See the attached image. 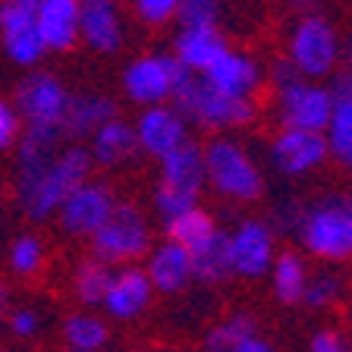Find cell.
<instances>
[{
	"label": "cell",
	"instance_id": "obj_42",
	"mask_svg": "<svg viewBox=\"0 0 352 352\" xmlns=\"http://www.w3.org/2000/svg\"><path fill=\"white\" fill-rule=\"evenodd\" d=\"M7 305H10V293H7V286H0V321L7 315Z\"/></svg>",
	"mask_w": 352,
	"mask_h": 352
},
{
	"label": "cell",
	"instance_id": "obj_26",
	"mask_svg": "<svg viewBox=\"0 0 352 352\" xmlns=\"http://www.w3.org/2000/svg\"><path fill=\"white\" fill-rule=\"evenodd\" d=\"M308 267L302 255L296 252H280L271 264V293L277 296L283 305H299L308 286Z\"/></svg>",
	"mask_w": 352,
	"mask_h": 352
},
{
	"label": "cell",
	"instance_id": "obj_40",
	"mask_svg": "<svg viewBox=\"0 0 352 352\" xmlns=\"http://www.w3.org/2000/svg\"><path fill=\"white\" fill-rule=\"evenodd\" d=\"M233 352H274V346L267 343V340H261V337H258V333H255V337H249V340H245V343H239V346H236Z\"/></svg>",
	"mask_w": 352,
	"mask_h": 352
},
{
	"label": "cell",
	"instance_id": "obj_10",
	"mask_svg": "<svg viewBox=\"0 0 352 352\" xmlns=\"http://www.w3.org/2000/svg\"><path fill=\"white\" fill-rule=\"evenodd\" d=\"M66 88L60 85L57 76L51 73H29L16 85V110L25 120V126H47V129H60L66 110Z\"/></svg>",
	"mask_w": 352,
	"mask_h": 352
},
{
	"label": "cell",
	"instance_id": "obj_11",
	"mask_svg": "<svg viewBox=\"0 0 352 352\" xmlns=\"http://www.w3.org/2000/svg\"><path fill=\"white\" fill-rule=\"evenodd\" d=\"M186 66L176 57H139L126 66L123 73V91L135 104H164L173 95L176 79L183 76Z\"/></svg>",
	"mask_w": 352,
	"mask_h": 352
},
{
	"label": "cell",
	"instance_id": "obj_23",
	"mask_svg": "<svg viewBox=\"0 0 352 352\" xmlns=\"http://www.w3.org/2000/svg\"><path fill=\"white\" fill-rule=\"evenodd\" d=\"M91 161L101 164V167H120L139 151V139H135V126L123 123V120H110L101 129L91 135Z\"/></svg>",
	"mask_w": 352,
	"mask_h": 352
},
{
	"label": "cell",
	"instance_id": "obj_6",
	"mask_svg": "<svg viewBox=\"0 0 352 352\" xmlns=\"http://www.w3.org/2000/svg\"><path fill=\"white\" fill-rule=\"evenodd\" d=\"M151 245V230L148 220L132 201H117L110 217L101 223L95 236H91V252L95 258L113 264H129L135 258H142Z\"/></svg>",
	"mask_w": 352,
	"mask_h": 352
},
{
	"label": "cell",
	"instance_id": "obj_3",
	"mask_svg": "<svg viewBox=\"0 0 352 352\" xmlns=\"http://www.w3.org/2000/svg\"><path fill=\"white\" fill-rule=\"evenodd\" d=\"M299 239L321 261L352 258V195H327L305 208Z\"/></svg>",
	"mask_w": 352,
	"mask_h": 352
},
{
	"label": "cell",
	"instance_id": "obj_30",
	"mask_svg": "<svg viewBox=\"0 0 352 352\" xmlns=\"http://www.w3.org/2000/svg\"><path fill=\"white\" fill-rule=\"evenodd\" d=\"M258 333V321L245 311L239 315H230L223 321H217L205 337V352H233L239 343H245L249 337Z\"/></svg>",
	"mask_w": 352,
	"mask_h": 352
},
{
	"label": "cell",
	"instance_id": "obj_44",
	"mask_svg": "<svg viewBox=\"0 0 352 352\" xmlns=\"http://www.w3.org/2000/svg\"><path fill=\"white\" fill-rule=\"evenodd\" d=\"M0 352H7V349H0Z\"/></svg>",
	"mask_w": 352,
	"mask_h": 352
},
{
	"label": "cell",
	"instance_id": "obj_12",
	"mask_svg": "<svg viewBox=\"0 0 352 352\" xmlns=\"http://www.w3.org/2000/svg\"><path fill=\"white\" fill-rule=\"evenodd\" d=\"M117 205V198L110 192L107 183H98V179H85L73 195L63 201V208L57 211L60 227L69 236H91L101 230V223L110 217Z\"/></svg>",
	"mask_w": 352,
	"mask_h": 352
},
{
	"label": "cell",
	"instance_id": "obj_25",
	"mask_svg": "<svg viewBox=\"0 0 352 352\" xmlns=\"http://www.w3.org/2000/svg\"><path fill=\"white\" fill-rule=\"evenodd\" d=\"M220 51H227V41H223V35L217 32V25L183 29L176 35V44H173L176 60H179L189 73H205L208 63H211Z\"/></svg>",
	"mask_w": 352,
	"mask_h": 352
},
{
	"label": "cell",
	"instance_id": "obj_4",
	"mask_svg": "<svg viewBox=\"0 0 352 352\" xmlns=\"http://www.w3.org/2000/svg\"><path fill=\"white\" fill-rule=\"evenodd\" d=\"M205 183V148H198L195 142H183L161 161V183L154 189V205L161 217L170 220L189 208H198Z\"/></svg>",
	"mask_w": 352,
	"mask_h": 352
},
{
	"label": "cell",
	"instance_id": "obj_38",
	"mask_svg": "<svg viewBox=\"0 0 352 352\" xmlns=\"http://www.w3.org/2000/svg\"><path fill=\"white\" fill-rule=\"evenodd\" d=\"M7 327H10V333H13V337L32 340L38 330H41V315H38L32 305H19V308H13V311H10Z\"/></svg>",
	"mask_w": 352,
	"mask_h": 352
},
{
	"label": "cell",
	"instance_id": "obj_33",
	"mask_svg": "<svg viewBox=\"0 0 352 352\" xmlns=\"http://www.w3.org/2000/svg\"><path fill=\"white\" fill-rule=\"evenodd\" d=\"M340 293H343V283H340V277L333 271H318L308 277V286H305V296H302V302H305L308 308H315V311H321V308H330L333 302L340 299Z\"/></svg>",
	"mask_w": 352,
	"mask_h": 352
},
{
	"label": "cell",
	"instance_id": "obj_41",
	"mask_svg": "<svg viewBox=\"0 0 352 352\" xmlns=\"http://www.w3.org/2000/svg\"><path fill=\"white\" fill-rule=\"evenodd\" d=\"M296 10H302V13H311V10L318 7V0H289Z\"/></svg>",
	"mask_w": 352,
	"mask_h": 352
},
{
	"label": "cell",
	"instance_id": "obj_31",
	"mask_svg": "<svg viewBox=\"0 0 352 352\" xmlns=\"http://www.w3.org/2000/svg\"><path fill=\"white\" fill-rule=\"evenodd\" d=\"M0 41H3V51L16 66H35L47 51V44L38 32V22L35 25H22V29L0 32Z\"/></svg>",
	"mask_w": 352,
	"mask_h": 352
},
{
	"label": "cell",
	"instance_id": "obj_22",
	"mask_svg": "<svg viewBox=\"0 0 352 352\" xmlns=\"http://www.w3.org/2000/svg\"><path fill=\"white\" fill-rule=\"evenodd\" d=\"M38 32L47 51H69L79 38V0H38Z\"/></svg>",
	"mask_w": 352,
	"mask_h": 352
},
{
	"label": "cell",
	"instance_id": "obj_29",
	"mask_svg": "<svg viewBox=\"0 0 352 352\" xmlns=\"http://www.w3.org/2000/svg\"><path fill=\"white\" fill-rule=\"evenodd\" d=\"M110 277H113V267L101 258H88L76 267L73 274V293L82 305H101L104 293L110 286Z\"/></svg>",
	"mask_w": 352,
	"mask_h": 352
},
{
	"label": "cell",
	"instance_id": "obj_39",
	"mask_svg": "<svg viewBox=\"0 0 352 352\" xmlns=\"http://www.w3.org/2000/svg\"><path fill=\"white\" fill-rule=\"evenodd\" d=\"M311 352H352L349 340L343 337V333H337V330H318L315 337H311Z\"/></svg>",
	"mask_w": 352,
	"mask_h": 352
},
{
	"label": "cell",
	"instance_id": "obj_18",
	"mask_svg": "<svg viewBox=\"0 0 352 352\" xmlns=\"http://www.w3.org/2000/svg\"><path fill=\"white\" fill-rule=\"evenodd\" d=\"M198 76L211 88H217V91H223V95H230V98H252V91H255L258 82H261L255 60L242 57V54L230 51V47L220 51L217 57L208 63L205 73H198Z\"/></svg>",
	"mask_w": 352,
	"mask_h": 352
},
{
	"label": "cell",
	"instance_id": "obj_43",
	"mask_svg": "<svg viewBox=\"0 0 352 352\" xmlns=\"http://www.w3.org/2000/svg\"><path fill=\"white\" fill-rule=\"evenodd\" d=\"M63 352H82V349H69V346H66V349Z\"/></svg>",
	"mask_w": 352,
	"mask_h": 352
},
{
	"label": "cell",
	"instance_id": "obj_17",
	"mask_svg": "<svg viewBox=\"0 0 352 352\" xmlns=\"http://www.w3.org/2000/svg\"><path fill=\"white\" fill-rule=\"evenodd\" d=\"M330 95H333V110H330V123L324 129L327 151L337 164L352 167V69H343L333 79Z\"/></svg>",
	"mask_w": 352,
	"mask_h": 352
},
{
	"label": "cell",
	"instance_id": "obj_28",
	"mask_svg": "<svg viewBox=\"0 0 352 352\" xmlns=\"http://www.w3.org/2000/svg\"><path fill=\"white\" fill-rule=\"evenodd\" d=\"M167 223V239L179 242V245H186V249H198L201 242H208L214 233H217V223H214V217L205 211V208H189V211L176 214V217L164 220Z\"/></svg>",
	"mask_w": 352,
	"mask_h": 352
},
{
	"label": "cell",
	"instance_id": "obj_13",
	"mask_svg": "<svg viewBox=\"0 0 352 352\" xmlns=\"http://www.w3.org/2000/svg\"><path fill=\"white\" fill-rule=\"evenodd\" d=\"M330 157L324 132L289 129L286 126L271 145V164L286 176H305Z\"/></svg>",
	"mask_w": 352,
	"mask_h": 352
},
{
	"label": "cell",
	"instance_id": "obj_27",
	"mask_svg": "<svg viewBox=\"0 0 352 352\" xmlns=\"http://www.w3.org/2000/svg\"><path fill=\"white\" fill-rule=\"evenodd\" d=\"M63 340L69 349L101 352L110 340V327L104 318L91 315V311H76L63 321Z\"/></svg>",
	"mask_w": 352,
	"mask_h": 352
},
{
	"label": "cell",
	"instance_id": "obj_19",
	"mask_svg": "<svg viewBox=\"0 0 352 352\" xmlns=\"http://www.w3.org/2000/svg\"><path fill=\"white\" fill-rule=\"evenodd\" d=\"M117 117V104L110 98L101 95H69L63 110V120H60V135L63 139H91L104 123Z\"/></svg>",
	"mask_w": 352,
	"mask_h": 352
},
{
	"label": "cell",
	"instance_id": "obj_34",
	"mask_svg": "<svg viewBox=\"0 0 352 352\" xmlns=\"http://www.w3.org/2000/svg\"><path fill=\"white\" fill-rule=\"evenodd\" d=\"M220 3L217 0H179L176 19L183 29H205V25H217Z\"/></svg>",
	"mask_w": 352,
	"mask_h": 352
},
{
	"label": "cell",
	"instance_id": "obj_20",
	"mask_svg": "<svg viewBox=\"0 0 352 352\" xmlns=\"http://www.w3.org/2000/svg\"><path fill=\"white\" fill-rule=\"evenodd\" d=\"M145 274L151 277L157 293H179L192 280V252L173 239L161 242V245L151 249V255H148Z\"/></svg>",
	"mask_w": 352,
	"mask_h": 352
},
{
	"label": "cell",
	"instance_id": "obj_14",
	"mask_svg": "<svg viewBox=\"0 0 352 352\" xmlns=\"http://www.w3.org/2000/svg\"><path fill=\"white\" fill-rule=\"evenodd\" d=\"M230 255H233V274L239 277H261L274 264V227L264 220H242L230 233Z\"/></svg>",
	"mask_w": 352,
	"mask_h": 352
},
{
	"label": "cell",
	"instance_id": "obj_15",
	"mask_svg": "<svg viewBox=\"0 0 352 352\" xmlns=\"http://www.w3.org/2000/svg\"><path fill=\"white\" fill-rule=\"evenodd\" d=\"M186 120L176 107H167V104H151L139 117L135 123V139H139V151L151 154L157 161H164L170 151L189 142L186 135Z\"/></svg>",
	"mask_w": 352,
	"mask_h": 352
},
{
	"label": "cell",
	"instance_id": "obj_21",
	"mask_svg": "<svg viewBox=\"0 0 352 352\" xmlns=\"http://www.w3.org/2000/svg\"><path fill=\"white\" fill-rule=\"evenodd\" d=\"M79 35L88 47L101 54H113L123 41L120 16L113 10V0H79Z\"/></svg>",
	"mask_w": 352,
	"mask_h": 352
},
{
	"label": "cell",
	"instance_id": "obj_9",
	"mask_svg": "<svg viewBox=\"0 0 352 352\" xmlns=\"http://www.w3.org/2000/svg\"><path fill=\"white\" fill-rule=\"evenodd\" d=\"M57 154H60V129L25 126V132L19 135V154H16V198H19V205L29 201V195L41 183V176L57 161Z\"/></svg>",
	"mask_w": 352,
	"mask_h": 352
},
{
	"label": "cell",
	"instance_id": "obj_45",
	"mask_svg": "<svg viewBox=\"0 0 352 352\" xmlns=\"http://www.w3.org/2000/svg\"><path fill=\"white\" fill-rule=\"evenodd\" d=\"M349 170H352V167H349Z\"/></svg>",
	"mask_w": 352,
	"mask_h": 352
},
{
	"label": "cell",
	"instance_id": "obj_7",
	"mask_svg": "<svg viewBox=\"0 0 352 352\" xmlns=\"http://www.w3.org/2000/svg\"><path fill=\"white\" fill-rule=\"evenodd\" d=\"M91 151L88 148H63L57 154V161L51 164V170L41 176V183L38 189L29 195L25 201V214L32 220H47L51 214H57L63 208V201L85 183L88 176H91Z\"/></svg>",
	"mask_w": 352,
	"mask_h": 352
},
{
	"label": "cell",
	"instance_id": "obj_36",
	"mask_svg": "<svg viewBox=\"0 0 352 352\" xmlns=\"http://www.w3.org/2000/svg\"><path fill=\"white\" fill-rule=\"evenodd\" d=\"M19 135H22L19 110H16L13 101L0 98V151H10L13 145H19Z\"/></svg>",
	"mask_w": 352,
	"mask_h": 352
},
{
	"label": "cell",
	"instance_id": "obj_37",
	"mask_svg": "<svg viewBox=\"0 0 352 352\" xmlns=\"http://www.w3.org/2000/svg\"><path fill=\"white\" fill-rule=\"evenodd\" d=\"M132 7H135L142 22H148V25H164V22H170L176 16L179 0H132Z\"/></svg>",
	"mask_w": 352,
	"mask_h": 352
},
{
	"label": "cell",
	"instance_id": "obj_16",
	"mask_svg": "<svg viewBox=\"0 0 352 352\" xmlns=\"http://www.w3.org/2000/svg\"><path fill=\"white\" fill-rule=\"evenodd\" d=\"M154 296V283L142 267H132V264H123L120 271H113L110 277V286L104 293V311L117 321H129V318H139L148 305H151Z\"/></svg>",
	"mask_w": 352,
	"mask_h": 352
},
{
	"label": "cell",
	"instance_id": "obj_1",
	"mask_svg": "<svg viewBox=\"0 0 352 352\" xmlns=\"http://www.w3.org/2000/svg\"><path fill=\"white\" fill-rule=\"evenodd\" d=\"M274 91H277L280 120L289 129H311L324 132L330 123V110H333V95L330 88L305 82V76L293 66V60H277L271 69Z\"/></svg>",
	"mask_w": 352,
	"mask_h": 352
},
{
	"label": "cell",
	"instance_id": "obj_2",
	"mask_svg": "<svg viewBox=\"0 0 352 352\" xmlns=\"http://www.w3.org/2000/svg\"><path fill=\"white\" fill-rule=\"evenodd\" d=\"M170 101L176 104V110L183 113L186 123H198V126H245L255 120V104L252 98H230L217 88H211L198 73L183 69V76L176 79L173 95Z\"/></svg>",
	"mask_w": 352,
	"mask_h": 352
},
{
	"label": "cell",
	"instance_id": "obj_35",
	"mask_svg": "<svg viewBox=\"0 0 352 352\" xmlns=\"http://www.w3.org/2000/svg\"><path fill=\"white\" fill-rule=\"evenodd\" d=\"M302 217H305V205H299V201H280L277 208H274V214H271V227H274V233H293V236H299V227H302Z\"/></svg>",
	"mask_w": 352,
	"mask_h": 352
},
{
	"label": "cell",
	"instance_id": "obj_24",
	"mask_svg": "<svg viewBox=\"0 0 352 352\" xmlns=\"http://www.w3.org/2000/svg\"><path fill=\"white\" fill-rule=\"evenodd\" d=\"M233 277V255H230V233L217 230L208 242L192 249V280L217 286Z\"/></svg>",
	"mask_w": 352,
	"mask_h": 352
},
{
	"label": "cell",
	"instance_id": "obj_8",
	"mask_svg": "<svg viewBox=\"0 0 352 352\" xmlns=\"http://www.w3.org/2000/svg\"><path fill=\"white\" fill-rule=\"evenodd\" d=\"M289 60L302 76H327L340 63V41L330 29V22L321 16H302L289 38Z\"/></svg>",
	"mask_w": 352,
	"mask_h": 352
},
{
	"label": "cell",
	"instance_id": "obj_32",
	"mask_svg": "<svg viewBox=\"0 0 352 352\" xmlns=\"http://www.w3.org/2000/svg\"><path fill=\"white\" fill-rule=\"evenodd\" d=\"M10 267H13V274H19V277H35V274L44 267L41 239L32 233L19 236V239L10 245Z\"/></svg>",
	"mask_w": 352,
	"mask_h": 352
},
{
	"label": "cell",
	"instance_id": "obj_5",
	"mask_svg": "<svg viewBox=\"0 0 352 352\" xmlns=\"http://www.w3.org/2000/svg\"><path fill=\"white\" fill-rule=\"evenodd\" d=\"M205 173L208 186L217 195L233 198V201H255L264 192L258 164L245 154V148L230 139H214L205 148Z\"/></svg>",
	"mask_w": 352,
	"mask_h": 352
}]
</instances>
